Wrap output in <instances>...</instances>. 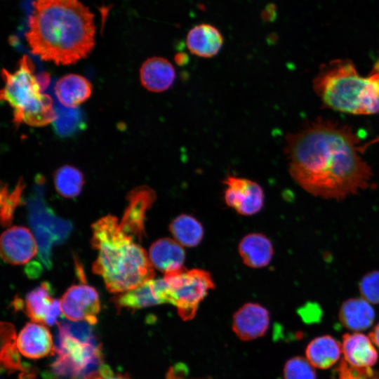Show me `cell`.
<instances>
[{"label":"cell","mask_w":379,"mask_h":379,"mask_svg":"<svg viewBox=\"0 0 379 379\" xmlns=\"http://www.w3.org/2000/svg\"><path fill=\"white\" fill-rule=\"evenodd\" d=\"M25 184L23 179H19L15 187L9 191L6 184L1 187V224L2 226H9L13 220V213L18 205L22 200V195Z\"/></svg>","instance_id":"obj_29"},{"label":"cell","mask_w":379,"mask_h":379,"mask_svg":"<svg viewBox=\"0 0 379 379\" xmlns=\"http://www.w3.org/2000/svg\"><path fill=\"white\" fill-rule=\"evenodd\" d=\"M169 230L174 240L181 246H197L204 236L201 224L194 217L182 214L176 217L170 224Z\"/></svg>","instance_id":"obj_25"},{"label":"cell","mask_w":379,"mask_h":379,"mask_svg":"<svg viewBox=\"0 0 379 379\" xmlns=\"http://www.w3.org/2000/svg\"><path fill=\"white\" fill-rule=\"evenodd\" d=\"M223 36L219 29L208 23L196 25L188 32L186 45L190 52L201 58L216 55L223 45Z\"/></svg>","instance_id":"obj_17"},{"label":"cell","mask_w":379,"mask_h":379,"mask_svg":"<svg viewBox=\"0 0 379 379\" xmlns=\"http://www.w3.org/2000/svg\"><path fill=\"white\" fill-rule=\"evenodd\" d=\"M60 321L55 351L58 357L51 365L56 377L67 379H96L112 371L104 364L100 345L91 325L85 321Z\"/></svg>","instance_id":"obj_5"},{"label":"cell","mask_w":379,"mask_h":379,"mask_svg":"<svg viewBox=\"0 0 379 379\" xmlns=\"http://www.w3.org/2000/svg\"><path fill=\"white\" fill-rule=\"evenodd\" d=\"M62 314L72 321H85L91 325L97 322L100 302L97 291L86 284L73 285L67 288L60 300Z\"/></svg>","instance_id":"obj_8"},{"label":"cell","mask_w":379,"mask_h":379,"mask_svg":"<svg viewBox=\"0 0 379 379\" xmlns=\"http://www.w3.org/2000/svg\"><path fill=\"white\" fill-rule=\"evenodd\" d=\"M1 332L2 338L1 364L10 371H22L23 367L18 354L17 338L13 326L9 323L2 322Z\"/></svg>","instance_id":"obj_28"},{"label":"cell","mask_w":379,"mask_h":379,"mask_svg":"<svg viewBox=\"0 0 379 379\" xmlns=\"http://www.w3.org/2000/svg\"><path fill=\"white\" fill-rule=\"evenodd\" d=\"M56 119L52 123L57 135L61 138L71 137L82 131L86 126L84 115L76 108L55 105Z\"/></svg>","instance_id":"obj_26"},{"label":"cell","mask_w":379,"mask_h":379,"mask_svg":"<svg viewBox=\"0 0 379 379\" xmlns=\"http://www.w3.org/2000/svg\"><path fill=\"white\" fill-rule=\"evenodd\" d=\"M94 15L80 0H34L25 34L31 52L45 61L68 65L95 46Z\"/></svg>","instance_id":"obj_2"},{"label":"cell","mask_w":379,"mask_h":379,"mask_svg":"<svg viewBox=\"0 0 379 379\" xmlns=\"http://www.w3.org/2000/svg\"><path fill=\"white\" fill-rule=\"evenodd\" d=\"M239 253L248 267L260 268L267 266L273 256V246L264 234L252 233L246 235L239 244Z\"/></svg>","instance_id":"obj_23"},{"label":"cell","mask_w":379,"mask_h":379,"mask_svg":"<svg viewBox=\"0 0 379 379\" xmlns=\"http://www.w3.org/2000/svg\"><path fill=\"white\" fill-rule=\"evenodd\" d=\"M379 379V378H378Z\"/></svg>","instance_id":"obj_38"},{"label":"cell","mask_w":379,"mask_h":379,"mask_svg":"<svg viewBox=\"0 0 379 379\" xmlns=\"http://www.w3.org/2000/svg\"><path fill=\"white\" fill-rule=\"evenodd\" d=\"M51 286L44 281L28 292L25 299V310L33 322L53 326L61 312L60 300L51 297Z\"/></svg>","instance_id":"obj_13"},{"label":"cell","mask_w":379,"mask_h":379,"mask_svg":"<svg viewBox=\"0 0 379 379\" xmlns=\"http://www.w3.org/2000/svg\"><path fill=\"white\" fill-rule=\"evenodd\" d=\"M37 243L31 232L22 226H13L1 237V255L3 260L12 265L29 262L36 253Z\"/></svg>","instance_id":"obj_12"},{"label":"cell","mask_w":379,"mask_h":379,"mask_svg":"<svg viewBox=\"0 0 379 379\" xmlns=\"http://www.w3.org/2000/svg\"><path fill=\"white\" fill-rule=\"evenodd\" d=\"M54 91L62 106L76 108L91 97L93 86L86 77L77 74H68L58 80Z\"/></svg>","instance_id":"obj_20"},{"label":"cell","mask_w":379,"mask_h":379,"mask_svg":"<svg viewBox=\"0 0 379 379\" xmlns=\"http://www.w3.org/2000/svg\"><path fill=\"white\" fill-rule=\"evenodd\" d=\"M315 93L327 107L354 114L379 113V62L368 77L358 74L348 60L323 65L313 81Z\"/></svg>","instance_id":"obj_4"},{"label":"cell","mask_w":379,"mask_h":379,"mask_svg":"<svg viewBox=\"0 0 379 379\" xmlns=\"http://www.w3.org/2000/svg\"><path fill=\"white\" fill-rule=\"evenodd\" d=\"M30 58L25 55L18 62V68L10 72L3 69L1 76L4 86L0 98L13 109L15 126L25 123L30 126H44L56 119L52 98L42 90Z\"/></svg>","instance_id":"obj_6"},{"label":"cell","mask_w":379,"mask_h":379,"mask_svg":"<svg viewBox=\"0 0 379 379\" xmlns=\"http://www.w3.org/2000/svg\"><path fill=\"white\" fill-rule=\"evenodd\" d=\"M16 343L19 352L29 359H40L55 351L49 330L43 324L36 322L28 323L22 328Z\"/></svg>","instance_id":"obj_15"},{"label":"cell","mask_w":379,"mask_h":379,"mask_svg":"<svg viewBox=\"0 0 379 379\" xmlns=\"http://www.w3.org/2000/svg\"><path fill=\"white\" fill-rule=\"evenodd\" d=\"M342 352L345 360L356 368H371L378 360V352L366 335L354 333L343 336Z\"/></svg>","instance_id":"obj_19"},{"label":"cell","mask_w":379,"mask_h":379,"mask_svg":"<svg viewBox=\"0 0 379 379\" xmlns=\"http://www.w3.org/2000/svg\"><path fill=\"white\" fill-rule=\"evenodd\" d=\"M53 180L57 192L66 198L78 196L84 185V176L81 171L70 165L58 168L54 173Z\"/></svg>","instance_id":"obj_27"},{"label":"cell","mask_w":379,"mask_h":379,"mask_svg":"<svg viewBox=\"0 0 379 379\" xmlns=\"http://www.w3.org/2000/svg\"><path fill=\"white\" fill-rule=\"evenodd\" d=\"M371 368H356L342 360L338 366V379H378Z\"/></svg>","instance_id":"obj_32"},{"label":"cell","mask_w":379,"mask_h":379,"mask_svg":"<svg viewBox=\"0 0 379 379\" xmlns=\"http://www.w3.org/2000/svg\"><path fill=\"white\" fill-rule=\"evenodd\" d=\"M375 312L371 303L363 298L345 300L339 310L341 324L352 331H363L373 324Z\"/></svg>","instance_id":"obj_22"},{"label":"cell","mask_w":379,"mask_h":379,"mask_svg":"<svg viewBox=\"0 0 379 379\" xmlns=\"http://www.w3.org/2000/svg\"><path fill=\"white\" fill-rule=\"evenodd\" d=\"M226 185L225 201L226 204L243 215H252L258 213L264 204L262 187L251 180L229 175L224 180Z\"/></svg>","instance_id":"obj_10"},{"label":"cell","mask_w":379,"mask_h":379,"mask_svg":"<svg viewBox=\"0 0 379 379\" xmlns=\"http://www.w3.org/2000/svg\"><path fill=\"white\" fill-rule=\"evenodd\" d=\"M112 302L119 310L121 308L137 310L164 303L159 282L154 279L138 288L117 293L113 296Z\"/></svg>","instance_id":"obj_18"},{"label":"cell","mask_w":379,"mask_h":379,"mask_svg":"<svg viewBox=\"0 0 379 379\" xmlns=\"http://www.w3.org/2000/svg\"><path fill=\"white\" fill-rule=\"evenodd\" d=\"M91 229V246L98 251L92 270L102 277L109 292L130 291L154 279V266L147 252L120 229L115 216L100 218Z\"/></svg>","instance_id":"obj_3"},{"label":"cell","mask_w":379,"mask_h":379,"mask_svg":"<svg viewBox=\"0 0 379 379\" xmlns=\"http://www.w3.org/2000/svg\"><path fill=\"white\" fill-rule=\"evenodd\" d=\"M369 337L371 341L379 347V322L370 333Z\"/></svg>","instance_id":"obj_35"},{"label":"cell","mask_w":379,"mask_h":379,"mask_svg":"<svg viewBox=\"0 0 379 379\" xmlns=\"http://www.w3.org/2000/svg\"><path fill=\"white\" fill-rule=\"evenodd\" d=\"M284 379H317L312 364L301 357L287 361L284 368Z\"/></svg>","instance_id":"obj_30"},{"label":"cell","mask_w":379,"mask_h":379,"mask_svg":"<svg viewBox=\"0 0 379 379\" xmlns=\"http://www.w3.org/2000/svg\"><path fill=\"white\" fill-rule=\"evenodd\" d=\"M155 192L147 185L131 190L126 197L128 205L119 222L120 229L134 241H140L145 234L146 213L156 199Z\"/></svg>","instance_id":"obj_11"},{"label":"cell","mask_w":379,"mask_h":379,"mask_svg":"<svg viewBox=\"0 0 379 379\" xmlns=\"http://www.w3.org/2000/svg\"><path fill=\"white\" fill-rule=\"evenodd\" d=\"M149 258L152 265L165 274L183 267L185 253L175 240L161 238L150 246Z\"/></svg>","instance_id":"obj_21"},{"label":"cell","mask_w":379,"mask_h":379,"mask_svg":"<svg viewBox=\"0 0 379 379\" xmlns=\"http://www.w3.org/2000/svg\"><path fill=\"white\" fill-rule=\"evenodd\" d=\"M30 222L36 237L38 248L41 260L49 267L51 266V248L54 241L65 239L70 227L66 222L57 218L44 206L37 208L32 203Z\"/></svg>","instance_id":"obj_9"},{"label":"cell","mask_w":379,"mask_h":379,"mask_svg":"<svg viewBox=\"0 0 379 379\" xmlns=\"http://www.w3.org/2000/svg\"><path fill=\"white\" fill-rule=\"evenodd\" d=\"M36 77L43 91L48 87L50 83V75L47 72H41L39 74L36 75Z\"/></svg>","instance_id":"obj_34"},{"label":"cell","mask_w":379,"mask_h":379,"mask_svg":"<svg viewBox=\"0 0 379 379\" xmlns=\"http://www.w3.org/2000/svg\"><path fill=\"white\" fill-rule=\"evenodd\" d=\"M269 324L267 310L258 303L248 302L234 313L232 329L240 339L249 340L265 334Z\"/></svg>","instance_id":"obj_14"},{"label":"cell","mask_w":379,"mask_h":379,"mask_svg":"<svg viewBox=\"0 0 379 379\" xmlns=\"http://www.w3.org/2000/svg\"><path fill=\"white\" fill-rule=\"evenodd\" d=\"M96 379H131L128 376L122 375H114L113 372H111L109 374L105 375L103 376H100Z\"/></svg>","instance_id":"obj_36"},{"label":"cell","mask_w":379,"mask_h":379,"mask_svg":"<svg viewBox=\"0 0 379 379\" xmlns=\"http://www.w3.org/2000/svg\"><path fill=\"white\" fill-rule=\"evenodd\" d=\"M284 153L293 180L324 199L343 200L366 189L373 173L352 127L319 118L286 137Z\"/></svg>","instance_id":"obj_1"},{"label":"cell","mask_w":379,"mask_h":379,"mask_svg":"<svg viewBox=\"0 0 379 379\" xmlns=\"http://www.w3.org/2000/svg\"><path fill=\"white\" fill-rule=\"evenodd\" d=\"M341 351L342 347L333 337L323 335L313 339L308 344L305 354L312 366L326 369L338 360Z\"/></svg>","instance_id":"obj_24"},{"label":"cell","mask_w":379,"mask_h":379,"mask_svg":"<svg viewBox=\"0 0 379 379\" xmlns=\"http://www.w3.org/2000/svg\"><path fill=\"white\" fill-rule=\"evenodd\" d=\"M164 279L173 293V305L183 320L194 317L200 302L215 284L210 273L201 269L187 270L184 266L164 274Z\"/></svg>","instance_id":"obj_7"},{"label":"cell","mask_w":379,"mask_h":379,"mask_svg":"<svg viewBox=\"0 0 379 379\" xmlns=\"http://www.w3.org/2000/svg\"><path fill=\"white\" fill-rule=\"evenodd\" d=\"M175 60L178 65H183L188 60V57L184 53H178L175 56Z\"/></svg>","instance_id":"obj_37"},{"label":"cell","mask_w":379,"mask_h":379,"mask_svg":"<svg viewBox=\"0 0 379 379\" xmlns=\"http://www.w3.org/2000/svg\"><path fill=\"white\" fill-rule=\"evenodd\" d=\"M276 7L274 4H268L262 11L261 18L264 21L271 22L276 18Z\"/></svg>","instance_id":"obj_33"},{"label":"cell","mask_w":379,"mask_h":379,"mask_svg":"<svg viewBox=\"0 0 379 379\" xmlns=\"http://www.w3.org/2000/svg\"><path fill=\"white\" fill-rule=\"evenodd\" d=\"M175 79V70L173 64L162 57L147 59L140 69L142 86L147 91L160 93L168 90Z\"/></svg>","instance_id":"obj_16"},{"label":"cell","mask_w":379,"mask_h":379,"mask_svg":"<svg viewBox=\"0 0 379 379\" xmlns=\"http://www.w3.org/2000/svg\"><path fill=\"white\" fill-rule=\"evenodd\" d=\"M359 290L361 298L372 304H379V270L366 273L360 280Z\"/></svg>","instance_id":"obj_31"}]
</instances>
